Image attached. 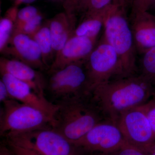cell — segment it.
<instances>
[{
  "instance_id": "obj_1",
  "label": "cell",
  "mask_w": 155,
  "mask_h": 155,
  "mask_svg": "<svg viewBox=\"0 0 155 155\" xmlns=\"http://www.w3.org/2000/svg\"><path fill=\"white\" fill-rule=\"evenodd\" d=\"M155 87L141 75L118 78L102 84L90 93L92 101L103 116L116 123L122 113L152 98Z\"/></svg>"
},
{
  "instance_id": "obj_2",
  "label": "cell",
  "mask_w": 155,
  "mask_h": 155,
  "mask_svg": "<svg viewBox=\"0 0 155 155\" xmlns=\"http://www.w3.org/2000/svg\"><path fill=\"white\" fill-rule=\"evenodd\" d=\"M52 128L69 140L77 141L102 120L89 95L58 101Z\"/></svg>"
},
{
  "instance_id": "obj_3",
  "label": "cell",
  "mask_w": 155,
  "mask_h": 155,
  "mask_svg": "<svg viewBox=\"0 0 155 155\" xmlns=\"http://www.w3.org/2000/svg\"><path fill=\"white\" fill-rule=\"evenodd\" d=\"M123 2L115 1L105 22L106 40L119 56L123 77L135 75L136 49L133 33L123 8Z\"/></svg>"
},
{
  "instance_id": "obj_4",
  "label": "cell",
  "mask_w": 155,
  "mask_h": 155,
  "mask_svg": "<svg viewBox=\"0 0 155 155\" xmlns=\"http://www.w3.org/2000/svg\"><path fill=\"white\" fill-rule=\"evenodd\" d=\"M1 111L0 134L6 138L32 130L52 127L53 119L36 108L11 99Z\"/></svg>"
},
{
  "instance_id": "obj_5",
  "label": "cell",
  "mask_w": 155,
  "mask_h": 155,
  "mask_svg": "<svg viewBox=\"0 0 155 155\" xmlns=\"http://www.w3.org/2000/svg\"><path fill=\"white\" fill-rule=\"evenodd\" d=\"M8 142L43 155H85L72 142L52 127L42 128L7 137Z\"/></svg>"
},
{
  "instance_id": "obj_6",
  "label": "cell",
  "mask_w": 155,
  "mask_h": 155,
  "mask_svg": "<svg viewBox=\"0 0 155 155\" xmlns=\"http://www.w3.org/2000/svg\"><path fill=\"white\" fill-rule=\"evenodd\" d=\"M85 66L89 94L95 87L112 80L114 76L123 77L119 56L104 38L87 59Z\"/></svg>"
},
{
  "instance_id": "obj_7",
  "label": "cell",
  "mask_w": 155,
  "mask_h": 155,
  "mask_svg": "<svg viewBox=\"0 0 155 155\" xmlns=\"http://www.w3.org/2000/svg\"><path fill=\"white\" fill-rule=\"evenodd\" d=\"M85 62L71 64L50 73L48 89L57 101L89 95Z\"/></svg>"
},
{
  "instance_id": "obj_8",
  "label": "cell",
  "mask_w": 155,
  "mask_h": 155,
  "mask_svg": "<svg viewBox=\"0 0 155 155\" xmlns=\"http://www.w3.org/2000/svg\"><path fill=\"white\" fill-rule=\"evenodd\" d=\"M85 153L107 155L127 143L116 123L107 119L100 122L77 141L72 142Z\"/></svg>"
},
{
  "instance_id": "obj_9",
  "label": "cell",
  "mask_w": 155,
  "mask_h": 155,
  "mask_svg": "<svg viewBox=\"0 0 155 155\" xmlns=\"http://www.w3.org/2000/svg\"><path fill=\"white\" fill-rule=\"evenodd\" d=\"M116 123L129 144L141 148L155 141L149 121L141 106L122 113Z\"/></svg>"
},
{
  "instance_id": "obj_10",
  "label": "cell",
  "mask_w": 155,
  "mask_h": 155,
  "mask_svg": "<svg viewBox=\"0 0 155 155\" xmlns=\"http://www.w3.org/2000/svg\"><path fill=\"white\" fill-rule=\"evenodd\" d=\"M1 79L5 84L12 99L36 108L54 118L58 105L47 100L45 97L36 93L27 84L13 75L1 72Z\"/></svg>"
},
{
  "instance_id": "obj_11",
  "label": "cell",
  "mask_w": 155,
  "mask_h": 155,
  "mask_svg": "<svg viewBox=\"0 0 155 155\" xmlns=\"http://www.w3.org/2000/svg\"><path fill=\"white\" fill-rule=\"evenodd\" d=\"M96 39L72 35L56 54L50 66V73L71 64L85 62L94 49Z\"/></svg>"
},
{
  "instance_id": "obj_12",
  "label": "cell",
  "mask_w": 155,
  "mask_h": 155,
  "mask_svg": "<svg viewBox=\"0 0 155 155\" xmlns=\"http://www.w3.org/2000/svg\"><path fill=\"white\" fill-rule=\"evenodd\" d=\"M8 47L3 53L18 58L17 60L35 69H44L47 67L43 61L41 52L36 42L25 34L13 31Z\"/></svg>"
},
{
  "instance_id": "obj_13",
  "label": "cell",
  "mask_w": 155,
  "mask_h": 155,
  "mask_svg": "<svg viewBox=\"0 0 155 155\" xmlns=\"http://www.w3.org/2000/svg\"><path fill=\"white\" fill-rule=\"evenodd\" d=\"M132 16L130 27L136 49L143 54L155 47V17L148 11Z\"/></svg>"
},
{
  "instance_id": "obj_14",
  "label": "cell",
  "mask_w": 155,
  "mask_h": 155,
  "mask_svg": "<svg viewBox=\"0 0 155 155\" xmlns=\"http://www.w3.org/2000/svg\"><path fill=\"white\" fill-rule=\"evenodd\" d=\"M0 72H7L22 81L31 87L41 96H45V83L42 76L35 69L29 65L14 59L1 58Z\"/></svg>"
},
{
  "instance_id": "obj_15",
  "label": "cell",
  "mask_w": 155,
  "mask_h": 155,
  "mask_svg": "<svg viewBox=\"0 0 155 155\" xmlns=\"http://www.w3.org/2000/svg\"><path fill=\"white\" fill-rule=\"evenodd\" d=\"M48 22L55 57L71 37L75 26L65 12L57 14Z\"/></svg>"
},
{
  "instance_id": "obj_16",
  "label": "cell",
  "mask_w": 155,
  "mask_h": 155,
  "mask_svg": "<svg viewBox=\"0 0 155 155\" xmlns=\"http://www.w3.org/2000/svg\"><path fill=\"white\" fill-rule=\"evenodd\" d=\"M113 5L100 13L84 15L82 20L75 26L71 36L85 37L96 39L104 26L106 19Z\"/></svg>"
},
{
  "instance_id": "obj_17",
  "label": "cell",
  "mask_w": 155,
  "mask_h": 155,
  "mask_svg": "<svg viewBox=\"0 0 155 155\" xmlns=\"http://www.w3.org/2000/svg\"><path fill=\"white\" fill-rule=\"evenodd\" d=\"M32 38L38 45L41 52L43 61L47 68L49 69L50 63L51 62V64L52 63L54 53L48 21L45 24L41 25Z\"/></svg>"
},
{
  "instance_id": "obj_18",
  "label": "cell",
  "mask_w": 155,
  "mask_h": 155,
  "mask_svg": "<svg viewBox=\"0 0 155 155\" xmlns=\"http://www.w3.org/2000/svg\"><path fill=\"white\" fill-rule=\"evenodd\" d=\"M140 75L155 87V47L143 53Z\"/></svg>"
},
{
  "instance_id": "obj_19",
  "label": "cell",
  "mask_w": 155,
  "mask_h": 155,
  "mask_svg": "<svg viewBox=\"0 0 155 155\" xmlns=\"http://www.w3.org/2000/svg\"><path fill=\"white\" fill-rule=\"evenodd\" d=\"M115 0H82L77 13L83 12L84 15L96 14L110 8Z\"/></svg>"
},
{
  "instance_id": "obj_20",
  "label": "cell",
  "mask_w": 155,
  "mask_h": 155,
  "mask_svg": "<svg viewBox=\"0 0 155 155\" xmlns=\"http://www.w3.org/2000/svg\"><path fill=\"white\" fill-rule=\"evenodd\" d=\"M16 20L5 15L0 20V51L3 53L8 46Z\"/></svg>"
},
{
  "instance_id": "obj_21",
  "label": "cell",
  "mask_w": 155,
  "mask_h": 155,
  "mask_svg": "<svg viewBox=\"0 0 155 155\" xmlns=\"http://www.w3.org/2000/svg\"><path fill=\"white\" fill-rule=\"evenodd\" d=\"M38 10L32 6L24 7L18 11L17 19L14 24V31L19 29L25 22L39 14Z\"/></svg>"
},
{
  "instance_id": "obj_22",
  "label": "cell",
  "mask_w": 155,
  "mask_h": 155,
  "mask_svg": "<svg viewBox=\"0 0 155 155\" xmlns=\"http://www.w3.org/2000/svg\"><path fill=\"white\" fill-rule=\"evenodd\" d=\"M43 18L42 15L39 13L29 21L25 22L19 29L13 31L24 33L32 38L41 27Z\"/></svg>"
},
{
  "instance_id": "obj_23",
  "label": "cell",
  "mask_w": 155,
  "mask_h": 155,
  "mask_svg": "<svg viewBox=\"0 0 155 155\" xmlns=\"http://www.w3.org/2000/svg\"><path fill=\"white\" fill-rule=\"evenodd\" d=\"M141 107L148 119L155 137V97L153 96Z\"/></svg>"
},
{
  "instance_id": "obj_24",
  "label": "cell",
  "mask_w": 155,
  "mask_h": 155,
  "mask_svg": "<svg viewBox=\"0 0 155 155\" xmlns=\"http://www.w3.org/2000/svg\"><path fill=\"white\" fill-rule=\"evenodd\" d=\"M82 0H64V8L65 12L72 22H76L75 14Z\"/></svg>"
},
{
  "instance_id": "obj_25",
  "label": "cell",
  "mask_w": 155,
  "mask_h": 155,
  "mask_svg": "<svg viewBox=\"0 0 155 155\" xmlns=\"http://www.w3.org/2000/svg\"><path fill=\"white\" fill-rule=\"evenodd\" d=\"M154 2L155 0H132V15L148 11Z\"/></svg>"
},
{
  "instance_id": "obj_26",
  "label": "cell",
  "mask_w": 155,
  "mask_h": 155,
  "mask_svg": "<svg viewBox=\"0 0 155 155\" xmlns=\"http://www.w3.org/2000/svg\"><path fill=\"white\" fill-rule=\"evenodd\" d=\"M107 155H146L143 151L137 147L128 143L119 149Z\"/></svg>"
},
{
  "instance_id": "obj_27",
  "label": "cell",
  "mask_w": 155,
  "mask_h": 155,
  "mask_svg": "<svg viewBox=\"0 0 155 155\" xmlns=\"http://www.w3.org/2000/svg\"><path fill=\"white\" fill-rule=\"evenodd\" d=\"M8 145L15 155H43L34 150L19 146L8 142Z\"/></svg>"
},
{
  "instance_id": "obj_28",
  "label": "cell",
  "mask_w": 155,
  "mask_h": 155,
  "mask_svg": "<svg viewBox=\"0 0 155 155\" xmlns=\"http://www.w3.org/2000/svg\"><path fill=\"white\" fill-rule=\"evenodd\" d=\"M12 99L9 94L5 84L1 79L0 80V101L4 103L8 100Z\"/></svg>"
},
{
  "instance_id": "obj_29",
  "label": "cell",
  "mask_w": 155,
  "mask_h": 155,
  "mask_svg": "<svg viewBox=\"0 0 155 155\" xmlns=\"http://www.w3.org/2000/svg\"><path fill=\"white\" fill-rule=\"evenodd\" d=\"M146 155H155V141L141 148Z\"/></svg>"
},
{
  "instance_id": "obj_30",
  "label": "cell",
  "mask_w": 155,
  "mask_h": 155,
  "mask_svg": "<svg viewBox=\"0 0 155 155\" xmlns=\"http://www.w3.org/2000/svg\"><path fill=\"white\" fill-rule=\"evenodd\" d=\"M0 155H15L13 151L8 146L1 145L0 147Z\"/></svg>"
},
{
  "instance_id": "obj_31",
  "label": "cell",
  "mask_w": 155,
  "mask_h": 155,
  "mask_svg": "<svg viewBox=\"0 0 155 155\" xmlns=\"http://www.w3.org/2000/svg\"><path fill=\"white\" fill-rule=\"evenodd\" d=\"M14 2V6H17L21 4H29L35 2L37 0H13Z\"/></svg>"
},
{
  "instance_id": "obj_32",
  "label": "cell",
  "mask_w": 155,
  "mask_h": 155,
  "mask_svg": "<svg viewBox=\"0 0 155 155\" xmlns=\"http://www.w3.org/2000/svg\"><path fill=\"white\" fill-rule=\"evenodd\" d=\"M118 1H121V2H125V1H126V0H118ZM132 0H131V1H132Z\"/></svg>"
},
{
  "instance_id": "obj_33",
  "label": "cell",
  "mask_w": 155,
  "mask_h": 155,
  "mask_svg": "<svg viewBox=\"0 0 155 155\" xmlns=\"http://www.w3.org/2000/svg\"><path fill=\"white\" fill-rule=\"evenodd\" d=\"M50 1H62V0H50Z\"/></svg>"
},
{
  "instance_id": "obj_34",
  "label": "cell",
  "mask_w": 155,
  "mask_h": 155,
  "mask_svg": "<svg viewBox=\"0 0 155 155\" xmlns=\"http://www.w3.org/2000/svg\"><path fill=\"white\" fill-rule=\"evenodd\" d=\"M153 6H154V7H155V0L154 3L153 5Z\"/></svg>"
},
{
  "instance_id": "obj_35",
  "label": "cell",
  "mask_w": 155,
  "mask_h": 155,
  "mask_svg": "<svg viewBox=\"0 0 155 155\" xmlns=\"http://www.w3.org/2000/svg\"><path fill=\"white\" fill-rule=\"evenodd\" d=\"M154 97H155V93H154V96H153Z\"/></svg>"
}]
</instances>
